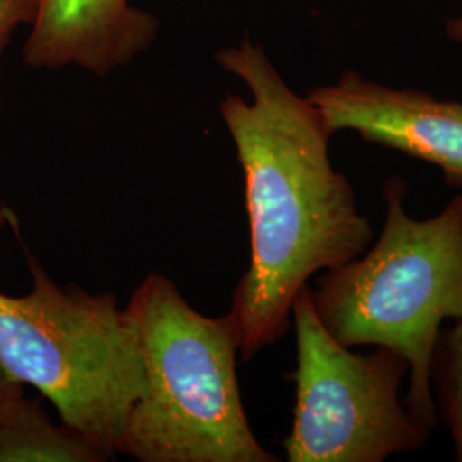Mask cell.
I'll list each match as a JSON object with an SVG mask.
<instances>
[{
  "mask_svg": "<svg viewBox=\"0 0 462 462\" xmlns=\"http://www.w3.org/2000/svg\"><path fill=\"white\" fill-rule=\"evenodd\" d=\"M215 59L252 97L228 95L219 105L245 179L250 263L230 314L248 362L290 330L293 301L309 280L360 257L374 230L346 175L330 163L332 134L314 103L298 97L248 40Z\"/></svg>",
  "mask_w": 462,
  "mask_h": 462,
  "instance_id": "1",
  "label": "cell"
},
{
  "mask_svg": "<svg viewBox=\"0 0 462 462\" xmlns=\"http://www.w3.org/2000/svg\"><path fill=\"white\" fill-rule=\"evenodd\" d=\"M385 223L377 242L324 271L312 290L320 322L341 345L385 346L410 366L406 408L439 427L430 368L442 324L462 319V196L429 219L404 208L406 183L383 185Z\"/></svg>",
  "mask_w": 462,
  "mask_h": 462,
  "instance_id": "2",
  "label": "cell"
},
{
  "mask_svg": "<svg viewBox=\"0 0 462 462\" xmlns=\"http://www.w3.org/2000/svg\"><path fill=\"white\" fill-rule=\"evenodd\" d=\"M139 330L146 391L116 442L139 462H278L248 423L236 377L238 329L230 312H198L163 274L127 303Z\"/></svg>",
  "mask_w": 462,
  "mask_h": 462,
  "instance_id": "3",
  "label": "cell"
},
{
  "mask_svg": "<svg viewBox=\"0 0 462 462\" xmlns=\"http://www.w3.org/2000/svg\"><path fill=\"white\" fill-rule=\"evenodd\" d=\"M32 290L0 291V366L106 457L146 391L139 330L114 293L59 286L26 250Z\"/></svg>",
  "mask_w": 462,
  "mask_h": 462,
  "instance_id": "4",
  "label": "cell"
},
{
  "mask_svg": "<svg viewBox=\"0 0 462 462\" xmlns=\"http://www.w3.org/2000/svg\"><path fill=\"white\" fill-rule=\"evenodd\" d=\"M291 320L297 336V402L284 439L290 462H383L427 446L431 430L401 402L408 362L393 349L353 353L320 322L303 286Z\"/></svg>",
  "mask_w": 462,
  "mask_h": 462,
  "instance_id": "5",
  "label": "cell"
},
{
  "mask_svg": "<svg viewBox=\"0 0 462 462\" xmlns=\"http://www.w3.org/2000/svg\"><path fill=\"white\" fill-rule=\"evenodd\" d=\"M307 98L332 135L355 131L366 143L429 162L442 170L447 185L462 189V101L389 88L353 70Z\"/></svg>",
  "mask_w": 462,
  "mask_h": 462,
  "instance_id": "6",
  "label": "cell"
},
{
  "mask_svg": "<svg viewBox=\"0 0 462 462\" xmlns=\"http://www.w3.org/2000/svg\"><path fill=\"white\" fill-rule=\"evenodd\" d=\"M156 34L158 19L129 0H38L24 62L78 66L103 78L148 50Z\"/></svg>",
  "mask_w": 462,
  "mask_h": 462,
  "instance_id": "7",
  "label": "cell"
},
{
  "mask_svg": "<svg viewBox=\"0 0 462 462\" xmlns=\"http://www.w3.org/2000/svg\"><path fill=\"white\" fill-rule=\"evenodd\" d=\"M81 433L55 425L38 399L21 396L0 416V462H103Z\"/></svg>",
  "mask_w": 462,
  "mask_h": 462,
  "instance_id": "8",
  "label": "cell"
},
{
  "mask_svg": "<svg viewBox=\"0 0 462 462\" xmlns=\"http://www.w3.org/2000/svg\"><path fill=\"white\" fill-rule=\"evenodd\" d=\"M431 389H437L439 411L462 462V319L440 329L430 368Z\"/></svg>",
  "mask_w": 462,
  "mask_h": 462,
  "instance_id": "9",
  "label": "cell"
},
{
  "mask_svg": "<svg viewBox=\"0 0 462 462\" xmlns=\"http://www.w3.org/2000/svg\"><path fill=\"white\" fill-rule=\"evenodd\" d=\"M38 0H0V57L19 24H32Z\"/></svg>",
  "mask_w": 462,
  "mask_h": 462,
  "instance_id": "10",
  "label": "cell"
},
{
  "mask_svg": "<svg viewBox=\"0 0 462 462\" xmlns=\"http://www.w3.org/2000/svg\"><path fill=\"white\" fill-rule=\"evenodd\" d=\"M21 396H24V385L11 379L0 366V416Z\"/></svg>",
  "mask_w": 462,
  "mask_h": 462,
  "instance_id": "11",
  "label": "cell"
},
{
  "mask_svg": "<svg viewBox=\"0 0 462 462\" xmlns=\"http://www.w3.org/2000/svg\"><path fill=\"white\" fill-rule=\"evenodd\" d=\"M446 33L452 42L462 43V16L447 21Z\"/></svg>",
  "mask_w": 462,
  "mask_h": 462,
  "instance_id": "12",
  "label": "cell"
},
{
  "mask_svg": "<svg viewBox=\"0 0 462 462\" xmlns=\"http://www.w3.org/2000/svg\"><path fill=\"white\" fill-rule=\"evenodd\" d=\"M4 226H13V228H16L17 219L16 216L13 215V211L7 209V208L0 202V228H4Z\"/></svg>",
  "mask_w": 462,
  "mask_h": 462,
  "instance_id": "13",
  "label": "cell"
}]
</instances>
